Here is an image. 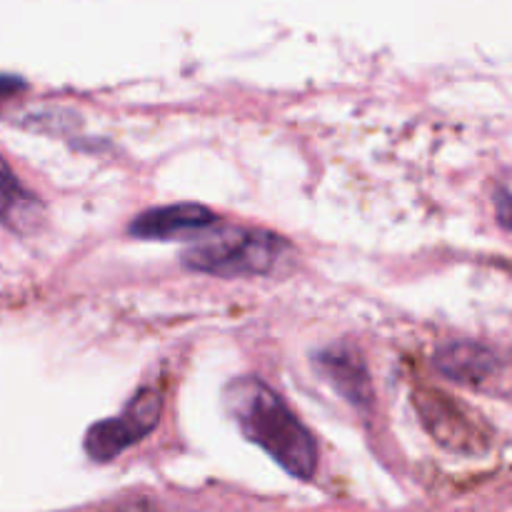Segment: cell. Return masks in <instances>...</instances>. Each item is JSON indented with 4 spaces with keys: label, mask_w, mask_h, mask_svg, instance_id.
<instances>
[{
    "label": "cell",
    "mask_w": 512,
    "mask_h": 512,
    "mask_svg": "<svg viewBox=\"0 0 512 512\" xmlns=\"http://www.w3.org/2000/svg\"><path fill=\"white\" fill-rule=\"evenodd\" d=\"M45 220V208L38 200V195L30 193L5 158L0 155V223L8 225L13 233L33 235L40 230Z\"/></svg>",
    "instance_id": "5b68a950"
},
{
    "label": "cell",
    "mask_w": 512,
    "mask_h": 512,
    "mask_svg": "<svg viewBox=\"0 0 512 512\" xmlns=\"http://www.w3.org/2000/svg\"><path fill=\"white\" fill-rule=\"evenodd\" d=\"M320 370H323L325 378L335 385L340 395H343L348 403H353L355 408H365L373 398V388H370L368 370H365L363 360L358 358L350 350L333 348L328 353L320 355Z\"/></svg>",
    "instance_id": "8992f818"
},
{
    "label": "cell",
    "mask_w": 512,
    "mask_h": 512,
    "mask_svg": "<svg viewBox=\"0 0 512 512\" xmlns=\"http://www.w3.org/2000/svg\"><path fill=\"white\" fill-rule=\"evenodd\" d=\"M288 243L263 230H225L183 253L185 268L218 278L268 275L280 263Z\"/></svg>",
    "instance_id": "7a4b0ae2"
},
{
    "label": "cell",
    "mask_w": 512,
    "mask_h": 512,
    "mask_svg": "<svg viewBox=\"0 0 512 512\" xmlns=\"http://www.w3.org/2000/svg\"><path fill=\"white\" fill-rule=\"evenodd\" d=\"M218 223V215L198 203H178L163 205L140 213L130 223V235L140 240H173L180 235H198L203 230L213 228Z\"/></svg>",
    "instance_id": "277c9868"
},
{
    "label": "cell",
    "mask_w": 512,
    "mask_h": 512,
    "mask_svg": "<svg viewBox=\"0 0 512 512\" xmlns=\"http://www.w3.org/2000/svg\"><path fill=\"white\" fill-rule=\"evenodd\" d=\"M160 413H163V398L158 390H140L133 395L123 413L118 418H108L95 423L85 435V453L95 463H110L118 458L120 453L143 440L145 435L153 433L155 425L160 423Z\"/></svg>",
    "instance_id": "3957f363"
},
{
    "label": "cell",
    "mask_w": 512,
    "mask_h": 512,
    "mask_svg": "<svg viewBox=\"0 0 512 512\" xmlns=\"http://www.w3.org/2000/svg\"><path fill=\"white\" fill-rule=\"evenodd\" d=\"M510 223H512V208H510Z\"/></svg>",
    "instance_id": "ba28073f"
},
{
    "label": "cell",
    "mask_w": 512,
    "mask_h": 512,
    "mask_svg": "<svg viewBox=\"0 0 512 512\" xmlns=\"http://www.w3.org/2000/svg\"><path fill=\"white\" fill-rule=\"evenodd\" d=\"M438 368L458 383H480L493 370V355L480 345H448L438 353Z\"/></svg>",
    "instance_id": "52a82bcc"
},
{
    "label": "cell",
    "mask_w": 512,
    "mask_h": 512,
    "mask_svg": "<svg viewBox=\"0 0 512 512\" xmlns=\"http://www.w3.org/2000/svg\"><path fill=\"white\" fill-rule=\"evenodd\" d=\"M233 413L248 440L265 450L285 473L310 480L318 468L313 435L295 418L278 393L260 380H243L233 388Z\"/></svg>",
    "instance_id": "6da1fadb"
}]
</instances>
